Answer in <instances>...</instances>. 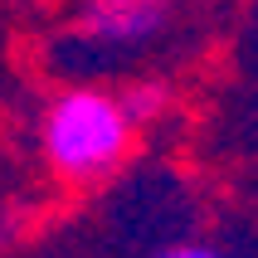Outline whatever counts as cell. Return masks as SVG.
Listing matches in <instances>:
<instances>
[{
    "instance_id": "1",
    "label": "cell",
    "mask_w": 258,
    "mask_h": 258,
    "mask_svg": "<svg viewBox=\"0 0 258 258\" xmlns=\"http://www.w3.org/2000/svg\"><path fill=\"white\" fill-rule=\"evenodd\" d=\"M132 137L137 122L127 117L122 98L102 88H63L39 117V151L69 185H98L117 175L132 156Z\"/></svg>"
},
{
    "instance_id": "2",
    "label": "cell",
    "mask_w": 258,
    "mask_h": 258,
    "mask_svg": "<svg viewBox=\"0 0 258 258\" xmlns=\"http://www.w3.org/2000/svg\"><path fill=\"white\" fill-rule=\"evenodd\" d=\"M166 25V0H78V34L93 44H142Z\"/></svg>"
},
{
    "instance_id": "3",
    "label": "cell",
    "mask_w": 258,
    "mask_h": 258,
    "mask_svg": "<svg viewBox=\"0 0 258 258\" xmlns=\"http://www.w3.org/2000/svg\"><path fill=\"white\" fill-rule=\"evenodd\" d=\"M122 98V107H127V117L142 127V122H156L161 112H166V83H132L127 93H117Z\"/></svg>"
},
{
    "instance_id": "4",
    "label": "cell",
    "mask_w": 258,
    "mask_h": 258,
    "mask_svg": "<svg viewBox=\"0 0 258 258\" xmlns=\"http://www.w3.org/2000/svg\"><path fill=\"white\" fill-rule=\"evenodd\" d=\"M151 258H224V253L210 248V244H171V248H161V253H151Z\"/></svg>"
}]
</instances>
